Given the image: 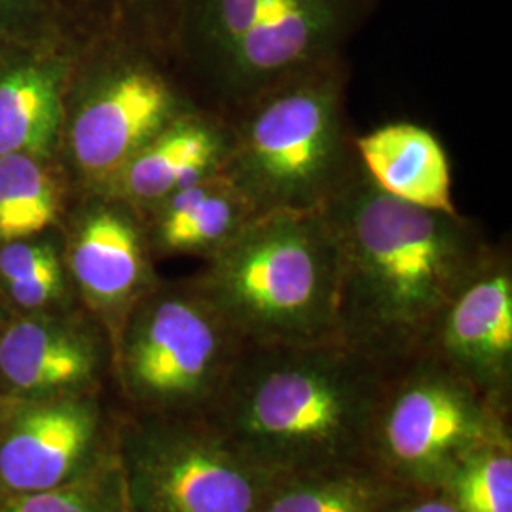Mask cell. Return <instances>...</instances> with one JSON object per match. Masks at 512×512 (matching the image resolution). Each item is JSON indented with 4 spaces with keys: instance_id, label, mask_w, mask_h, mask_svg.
<instances>
[{
    "instance_id": "obj_1",
    "label": "cell",
    "mask_w": 512,
    "mask_h": 512,
    "mask_svg": "<svg viewBox=\"0 0 512 512\" xmlns=\"http://www.w3.org/2000/svg\"><path fill=\"white\" fill-rule=\"evenodd\" d=\"M325 209L340 247L338 338L387 366L420 355L492 249L461 213L399 202L359 164Z\"/></svg>"
},
{
    "instance_id": "obj_2",
    "label": "cell",
    "mask_w": 512,
    "mask_h": 512,
    "mask_svg": "<svg viewBox=\"0 0 512 512\" xmlns=\"http://www.w3.org/2000/svg\"><path fill=\"white\" fill-rule=\"evenodd\" d=\"M391 370L340 338L245 346L203 418L279 478L372 463Z\"/></svg>"
},
{
    "instance_id": "obj_3",
    "label": "cell",
    "mask_w": 512,
    "mask_h": 512,
    "mask_svg": "<svg viewBox=\"0 0 512 512\" xmlns=\"http://www.w3.org/2000/svg\"><path fill=\"white\" fill-rule=\"evenodd\" d=\"M192 281L247 346L338 338L340 247L325 207L258 213Z\"/></svg>"
},
{
    "instance_id": "obj_4",
    "label": "cell",
    "mask_w": 512,
    "mask_h": 512,
    "mask_svg": "<svg viewBox=\"0 0 512 512\" xmlns=\"http://www.w3.org/2000/svg\"><path fill=\"white\" fill-rule=\"evenodd\" d=\"M224 173L258 213L319 209L357 167L342 59L277 84L236 112Z\"/></svg>"
},
{
    "instance_id": "obj_5",
    "label": "cell",
    "mask_w": 512,
    "mask_h": 512,
    "mask_svg": "<svg viewBox=\"0 0 512 512\" xmlns=\"http://www.w3.org/2000/svg\"><path fill=\"white\" fill-rule=\"evenodd\" d=\"M365 0H179L186 61L217 105L238 112L258 95L340 52Z\"/></svg>"
},
{
    "instance_id": "obj_6",
    "label": "cell",
    "mask_w": 512,
    "mask_h": 512,
    "mask_svg": "<svg viewBox=\"0 0 512 512\" xmlns=\"http://www.w3.org/2000/svg\"><path fill=\"white\" fill-rule=\"evenodd\" d=\"M245 346L192 279L158 281L110 344V376L129 412L205 416Z\"/></svg>"
},
{
    "instance_id": "obj_7",
    "label": "cell",
    "mask_w": 512,
    "mask_h": 512,
    "mask_svg": "<svg viewBox=\"0 0 512 512\" xmlns=\"http://www.w3.org/2000/svg\"><path fill=\"white\" fill-rule=\"evenodd\" d=\"M114 452L129 512H258L279 480L203 416L122 408Z\"/></svg>"
},
{
    "instance_id": "obj_8",
    "label": "cell",
    "mask_w": 512,
    "mask_h": 512,
    "mask_svg": "<svg viewBox=\"0 0 512 512\" xmlns=\"http://www.w3.org/2000/svg\"><path fill=\"white\" fill-rule=\"evenodd\" d=\"M194 103L143 50L86 46L67 101L59 162L80 194L99 192Z\"/></svg>"
},
{
    "instance_id": "obj_9",
    "label": "cell",
    "mask_w": 512,
    "mask_h": 512,
    "mask_svg": "<svg viewBox=\"0 0 512 512\" xmlns=\"http://www.w3.org/2000/svg\"><path fill=\"white\" fill-rule=\"evenodd\" d=\"M509 433V410L423 351L389 374L370 459L408 490H439L461 459Z\"/></svg>"
},
{
    "instance_id": "obj_10",
    "label": "cell",
    "mask_w": 512,
    "mask_h": 512,
    "mask_svg": "<svg viewBox=\"0 0 512 512\" xmlns=\"http://www.w3.org/2000/svg\"><path fill=\"white\" fill-rule=\"evenodd\" d=\"M112 450L114 414L103 391L0 397V495L65 486Z\"/></svg>"
},
{
    "instance_id": "obj_11",
    "label": "cell",
    "mask_w": 512,
    "mask_h": 512,
    "mask_svg": "<svg viewBox=\"0 0 512 512\" xmlns=\"http://www.w3.org/2000/svg\"><path fill=\"white\" fill-rule=\"evenodd\" d=\"M61 239L76 302L109 344L129 311L160 281L147 220L129 203L90 192L67 217Z\"/></svg>"
},
{
    "instance_id": "obj_12",
    "label": "cell",
    "mask_w": 512,
    "mask_h": 512,
    "mask_svg": "<svg viewBox=\"0 0 512 512\" xmlns=\"http://www.w3.org/2000/svg\"><path fill=\"white\" fill-rule=\"evenodd\" d=\"M107 376L109 338L82 308L6 317L0 329V397L103 391Z\"/></svg>"
},
{
    "instance_id": "obj_13",
    "label": "cell",
    "mask_w": 512,
    "mask_h": 512,
    "mask_svg": "<svg viewBox=\"0 0 512 512\" xmlns=\"http://www.w3.org/2000/svg\"><path fill=\"white\" fill-rule=\"evenodd\" d=\"M425 353L511 410L512 268L503 251H490L454 294Z\"/></svg>"
},
{
    "instance_id": "obj_14",
    "label": "cell",
    "mask_w": 512,
    "mask_h": 512,
    "mask_svg": "<svg viewBox=\"0 0 512 512\" xmlns=\"http://www.w3.org/2000/svg\"><path fill=\"white\" fill-rule=\"evenodd\" d=\"M84 50L71 29L0 48V158H57L67 101Z\"/></svg>"
},
{
    "instance_id": "obj_15",
    "label": "cell",
    "mask_w": 512,
    "mask_h": 512,
    "mask_svg": "<svg viewBox=\"0 0 512 512\" xmlns=\"http://www.w3.org/2000/svg\"><path fill=\"white\" fill-rule=\"evenodd\" d=\"M230 145V120L194 105L148 141L99 194L129 203L145 217L173 192L224 171Z\"/></svg>"
},
{
    "instance_id": "obj_16",
    "label": "cell",
    "mask_w": 512,
    "mask_h": 512,
    "mask_svg": "<svg viewBox=\"0 0 512 512\" xmlns=\"http://www.w3.org/2000/svg\"><path fill=\"white\" fill-rule=\"evenodd\" d=\"M355 158L384 194L421 209L456 215L446 148L416 122H389L353 139Z\"/></svg>"
},
{
    "instance_id": "obj_17",
    "label": "cell",
    "mask_w": 512,
    "mask_h": 512,
    "mask_svg": "<svg viewBox=\"0 0 512 512\" xmlns=\"http://www.w3.org/2000/svg\"><path fill=\"white\" fill-rule=\"evenodd\" d=\"M258 215L224 171L167 196L145 215L154 256L215 255Z\"/></svg>"
},
{
    "instance_id": "obj_18",
    "label": "cell",
    "mask_w": 512,
    "mask_h": 512,
    "mask_svg": "<svg viewBox=\"0 0 512 512\" xmlns=\"http://www.w3.org/2000/svg\"><path fill=\"white\" fill-rule=\"evenodd\" d=\"M59 158L12 154L0 158V243L54 232L65 220L67 184Z\"/></svg>"
},
{
    "instance_id": "obj_19",
    "label": "cell",
    "mask_w": 512,
    "mask_h": 512,
    "mask_svg": "<svg viewBox=\"0 0 512 512\" xmlns=\"http://www.w3.org/2000/svg\"><path fill=\"white\" fill-rule=\"evenodd\" d=\"M374 463L279 478L258 512H380L406 492Z\"/></svg>"
},
{
    "instance_id": "obj_20",
    "label": "cell",
    "mask_w": 512,
    "mask_h": 512,
    "mask_svg": "<svg viewBox=\"0 0 512 512\" xmlns=\"http://www.w3.org/2000/svg\"><path fill=\"white\" fill-rule=\"evenodd\" d=\"M439 490L459 512H512L511 433L461 459Z\"/></svg>"
},
{
    "instance_id": "obj_21",
    "label": "cell",
    "mask_w": 512,
    "mask_h": 512,
    "mask_svg": "<svg viewBox=\"0 0 512 512\" xmlns=\"http://www.w3.org/2000/svg\"><path fill=\"white\" fill-rule=\"evenodd\" d=\"M0 512H129L116 452L65 486L0 495Z\"/></svg>"
},
{
    "instance_id": "obj_22",
    "label": "cell",
    "mask_w": 512,
    "mask_h": 512,
    "mask_svg": "<svg viewBox=\"0 0 512 512\" xmlns=\"http://www.w3.org/2000/svg\"><path fill=\"white\" fill-rule=\"evenodd\" d=\"M69 31L55 0H0V48Z\"/></svg>"
},
{
    "instance_id": "obj_23",
    "label": "cell",
    "mask_w": 512,
    "mask_h": 512,
    "mask_svg": "<svg viewBox=\"0 0 512 512\" xmlns=\"http://www.w3.org/2000/svg\"><path fill=\"white\" fill-rule=\"evenodd\" d=\"M380 512H459L440 490H406Z\"/></svg>"
},
{
    "instance_id": "obj_24",
    "label": "cell",
    "mask_w": 512,
    "mask_h": 512,
    "mask_svg": "<svg viewBox=\"0 0 512 512\" xmlns=\"http://www.w3.org/2000/svg\"><path fill=\"white\" fill-rule=\"evenodd\" d=\"M99 2H105L107 6H129V4H135V2H139V0H99Z\"/></svg>"
},
{
    "instance_id": "obj_25",
    "label": "cell",
    "mask_w": 512,
    "mask_h": 512,
    "mask_svg": "<svg viewBox=\"0 0 512 512\" xmlns=\"http://www.w3.org/2000/svg\"><path fill=\"white\" fill-rule=\"evenodd\" d=\"M6 317H8V313L4 311L2 308V304H0V329H2V325H4V321H6Z\"/></svg>"
}]
</instances>
